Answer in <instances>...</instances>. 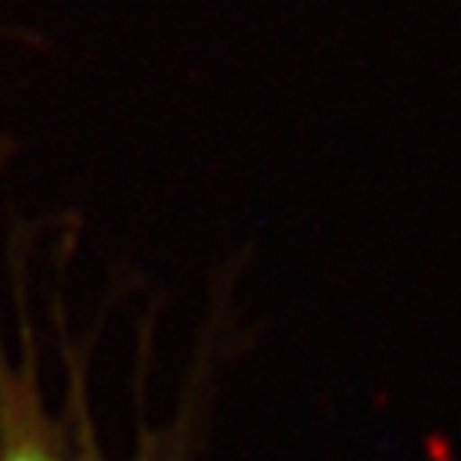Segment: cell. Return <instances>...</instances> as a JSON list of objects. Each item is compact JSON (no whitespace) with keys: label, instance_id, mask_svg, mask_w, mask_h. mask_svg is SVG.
<instances>
[{"label":"cell","instance_id":"obj_1","mask_svg":"<svg viewBox=\"0 0 461 461\" xmlns=\"http://www.w3.org/2000/svg\"><path fill=\"white\" fill-rule=\"evenodd\" d=\"M0 461H71L68 429L45 407L36 359L0 346Z\"/></svg>","mask_w":461,"mask_h":461},{"label":"cell","instance_id":"obj_2","mask_svg":"<svg viewBox=\"0 0 461 461\" xmlns=\"http://www.w3.org/2000/svg\"><path fill=\"white\" fill-rule=\"evenodd\" d=\"M71 420H74V426L68 429V436L74 439L71 461H109L106 452L100 448V442L94 439V426H90V420H86V407L77 401L74 382H71ZM131 461H180V458H176L160 439H144Z\"/></svg>","mask_w":461,"mask_h":461}]
</instances>
